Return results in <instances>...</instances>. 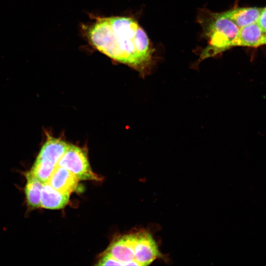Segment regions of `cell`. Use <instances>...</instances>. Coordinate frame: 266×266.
I'll use <instances>...</instances> for the list:
<instances>
[{
    "label": "cell",
    "mask_w": 266,
    "mask_h": 266,
    "mask_svg": "<svg viewBox=\"0 0 266 266\" xmlns=\"http://www.w3.org/2000/svg\"><path fill=\"white\" fill-rule=\"evenodd\" d=\"M56 166L36 159L29 171L33 177L44 184L48 182Z\"/></svg>",
    "instance_id": "cell-11"
},
{
    "label": "cell",
    "mask_w": 266,
    "mask_h": 266,
    "mask_svg": "<svg viewBox=\"0 0 266 266\" xmlns=\"http://www.w3.org/2000/svg\"><path fill=\"white\" fill-rule=\"evenodd\" d=\"M27 183L25 194L28 207L35 209L40 207L41 190L44 183L28 171L26 173Z\"/></svg>",
    "instance_id": "cell-10"
},
{
    "label": "cell",
    "mask_w": 266,
    "mask_h": 266,
    "mask_svg": "<svg viewBox=\"0 0 266 266\" xmlns=\"http://www.w3.org/2000/svg\"><path fill=\"white\" fill-rule=\"evenodd\" d=\"M98 266H123L122 263L119 262L107 253H105L99 261Z\"/></svg>",
    "instance_id": "cell-12"
},
{
    "label": "cell",
    "mask_w": 266,
    "mask_h": 266,
    "mask_svg": "<svg viewBox=\"0 0 266 266\" xmlns=\"http://www.w3.org/2000/svg\"><path fill=\"white\" fill-rule=\"evenodd\" d=\"M257 23L263 32L266 33V7L262 9L261 14Z\"/></svg>",
    "instance_id": "cell-13"
},
{
    "label": "cell",
    "mask_w": 266,
    "mask_h": 266,
    "mask_svg": "<svg viewBox=\"0 0 266 266\" xmlns=\"http://www.w3.org/2000/svg\"><path fill=\"white\" fill-rule=\"evenodd\" d=\"M85 33L96 49L143 76L150 73L154 65V49L146 33L132 17H97L86 28Z\"/></svg>",
    "instance_id": "cell-1"
},
{
    "label": "cell",
    "mask_w": 266,
    "mask_h": 266,
    "mask_svg": "<svg viewBox=\"0 0 266 266\" xmlns=\"http://www.w3.org/2000/svg\"><path fill=\"white\" fill-rule=\"evenodd\" d=\"M263 44L264 45L266 44V34H265V38H264V42H263Z\"/></svg>",
    "instance_id": "cell-14"
},
{
    "label": "cell",
    "mask_w": 266,
    "mask_h": 266,
    "mask_svg": "<svg viewBox=\"0 0 266 266\" xmlns=\"http://www.w3.org/2000/svg\"><path fill=\"white\" fill-rule=\"evenodd\" d=\"M79 180L71 172L57 164L47 183L60 192L70 195L77 188Z\"/></svg>",
    "instance_id": "cell-6"
},
{
    "label": "cell",
    "mask_w": 266,
    "mask_h": 266,
    "mask_svg": "<svg viewBox=\"0 0 266 266\" xmlns=\"http://www.w3.org/2000/svg\"><path fill=\"white\" fill-rule=\"evenodd\" d=\"M262 8L239 7L222 12L224 16L232 20L239 28L257 22Z\"/></svg>",
    "instance_id": "cell-8"
},
{
    "label": "cell",
    "mask_w": 266,
    "mask_h": 266,
    "mask_svg": "<svg viewBox=\"0 0 266 266\" xmlns=\"http://www.w3.org/2000/svg\"><path fill=\"white\" fill-rule=\"evenodd\" d=\"M57 164L71 172L79 180L99 181L101 179L92 171L86 152L82 148L73 144L68 143Z\"/></svg>",
    "instance_id": "cell-3"
},
{
    "label": "cell",
    "mask_w": 266,
    "mask_h": 266,
    "mask_svg": "<svg viewBox=\"0 0 266 266\" xmlns=\"http://www.w3.org/2000/svg\"><path fill=\"white\" fill-rule=\"evenodd\" d=\"M208 45L200 53L198 62L212 57L232 47L239 28L222 13L208 11L200 19Z\"/></svg>",
    "instance_id": "cell-2"
},
{
    "label": "cell",
    "mask_w": 266,
    "mask_h": 266,
    "mask_svg": "<svg viewBox=\"0 0 266 266\" xmlns=\"http://www.w3.org/2000/svg\"><path fill=\"white\" fill-rule=\"evenodd\" d=\"M134 233L124 235L112 242L106 252L125 266L126 263L134 260Z\"/></svg>",
    "instance_id": "cell-5"
},
{
    "label": "cell",
    "mask_w": 266,
    "mask_h": 266,
    "mask_svg": "<svg viewBox=\"0 0 266 266\" xmlns=\"http://www.w3.org/2000/svg\"><path fill=\"white\" fill-rule=\"evenodd\" d=\"M69 195L60 192L47 183H44L41 190L40 207L50 209L62 208L68 203Z\"/></svg>",
    "instance_id": "cell-9"
},
{
    "label": "cell",
    "mask_w": 266,
    "mask_h": 266,
    "mask_svg": "<svg viewBox=\"0 0 266 266\" xmlns=\"http://www.w3.org/2000/svg\"><path fill=\"white\" fill-rule=\"evenodd\" d=\"M134 233V261L139 266L149 265L159 255L158 245L149 233L140 231Z\"/></svg>",
    "instance_id": "cell-4"
},
{
    "label": "cell",
    "mask_w": 266,
    "mask_h": 266,
    "mask_svg": "<svg viewBox=\"0 0 266 266\" xmlns=\"http://www.w3.org/2000/svg\"><path fill=\"white\" fill-rule=\"evenodd\" d=\"M266 33L257 22L239 28L238 33L232 43L233 46L256 47L264 45Z\"/></svg>",
    "instance_id": "cell-7"
}]
</instances>
